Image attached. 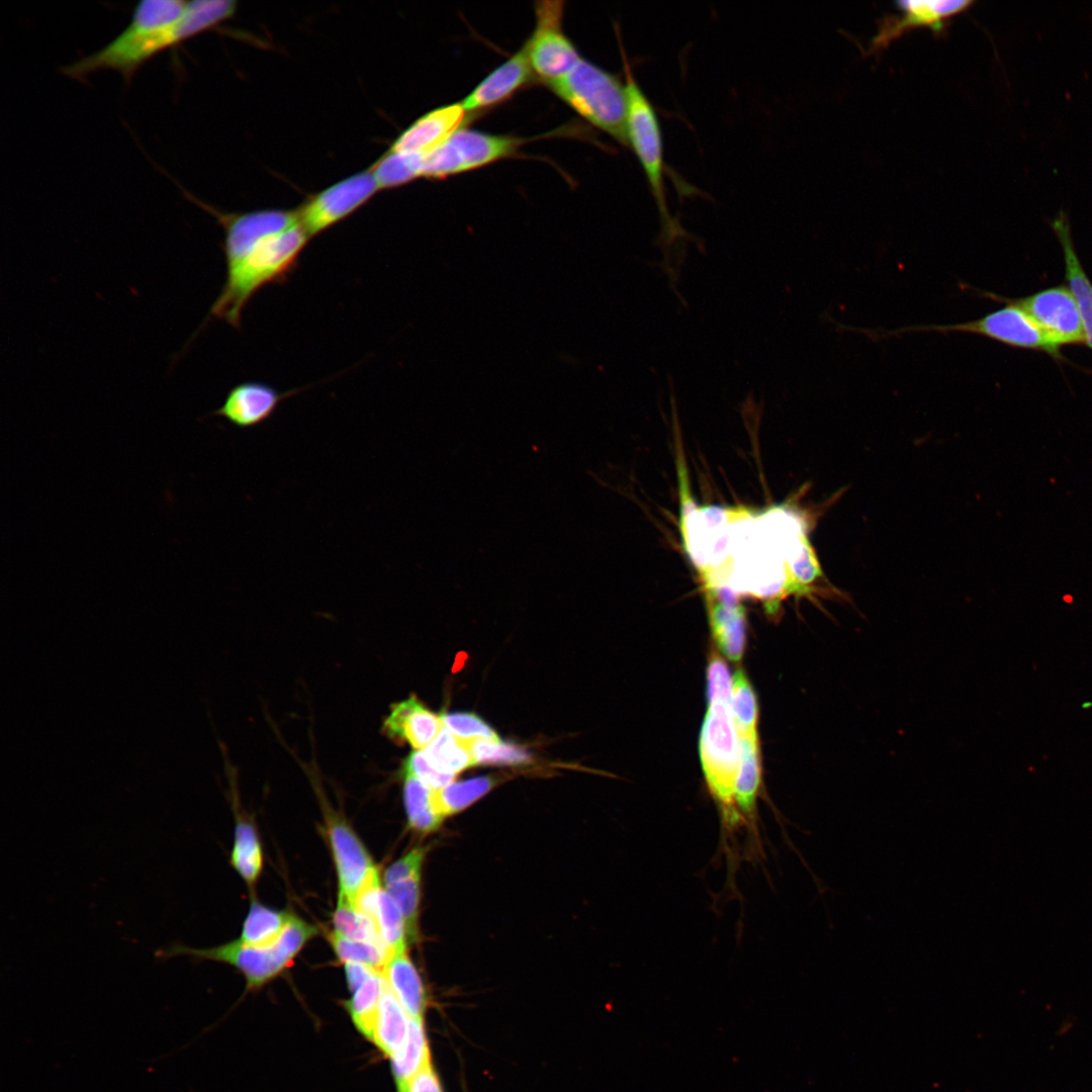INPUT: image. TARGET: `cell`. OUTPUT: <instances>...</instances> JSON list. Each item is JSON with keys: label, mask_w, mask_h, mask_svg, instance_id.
<instances>
[{"label": "cell", "mask_w": 1092, "mask_h": 1092, "mask_svg": "<svg viewBox=\"0 0 1092 1092\" xmlns=\"http://www.w3.org/2000/svg\"><path fill=\"white\" fill-rule=\"evenodd\" d=\"M411 1018L386 986L369 1039L391 1059L403 1049L406 1042Z\"/></svg>", "instance_id": "23"}, {"label": "cell", "mask_w": 1092, "mask_h": 1092, "mask_svg": "<svg viewBox=\"0 0 1092 1092\" xmlns=\"http://www.w3.org/2000/svg\"><path fill=\"white\" fill-rule=\"evenodd\" d=\"M469 114L461 103L435 108L411 123L392 142L389 151L425 155L460 129Z\"/></svg>", "instance_id": "16"}, {"label": "cell", "mask_w": 1092, "mask_h": 1092, "mask_svg": "<svg viewBox=\"0 0 1092 1092\" xmlns=\"http://www.w3.org/2000/svg\"><path fill=\"white\" fill-rule=\"evenodd\" d=\"M292 916L288 912L253 901L239 939L250 945L270 944L280 936Z\"/></svg>", "instance_id": "26"}, {"label": "cell", "mask_w": 1092, "mask_h": 1092, "mask_svg": "<svg viewBox=\"0 0 1092 1092\" xmlns=\"http://www.w3.org/2000/svg\"><path fill=\"white\" fill-rule=\"evenodd\" d=\"M430 1063V1054L422 1019L411 1018L403 1049L391 1058L396 1083L405 1081Z\"/></svg>", "instance_id": "29"}, {"label": "cell", "mask_w": 1092, "mask_h": 1092, "mask_svg": "<svg viewBox=\"0 0 1092 1092\" xmlns=\"http://www.w3.org/2000/svg\"><path fill=\"white\" fill-rule=\"evenodd\" d=\"M381 975L389 991L412 1018L422 1019L427 996L422 978L406 951L390 954Z\"/></svg>", "instance_id": "21"}, {"label": "cell", "mask_w": 1092, "mask_h": 1092, "mask_svg": "<svg viewBox=\"0 0 1092 1092\" xmlns=\"http://www.w3.org/2000/svg\"><path fill=\"white\" fill-rule=\"evenodd\" d=\"M547 86L577 114L623 146L627 140L625 83L596 64L581 60Z\"/></svg>", "instance_id": "4"}, {"label": "cell", "mask_w": 1092, "mask_h": 1092, "mask_svg": "<svg viewBox=\"0 0 1092 1092\" xmlns=\"http://www.w3.org/2000/svg\"><path fill=\"white\" fill-rule=\"evenodd\" d=\"M475 763L522 764L530 761V754L520 746L500 740L471 739L465 741Z\"/></svg>", "instance_id": "36"}, {"label": "cell", "mask_w": 1092, "mask_h": 1092, "mask_svg": "<svg viewBox=\"0 0 1092 1092\" xmlns=\"http://www.w3.org/2000/svg\"><path fill=\"white\" fill-rule=\"evenodd\" d=\"M334 932L354 940L382 942L373 919L359 911L349 901L338 899L333 913ZM384 944V943H383Z\"/></svg>", "instance_id": "34"}, {"label": "cell", "mask_w": 1092, "mask_h": 1092, "mask_svg": "<svg viewBox=\"0 0 1092 1092\" xmlns=\"http://www.w3.org/2000/svg\"><path fill=\"white\" fill-rule=\"evenodd\" d=\"M1051 225L1063 250L1067 285L1073 292L1080 310L1085 345L1092 350V283L1076 252L1067 213L1060 210Z\"/></svg>", "instance_id": "20"}, {"label": "cell", "mask_w": 1092, "mask_h": 1092, "mask_svg": "<svg viewBox=\"0 0 1092 1092\" xmlns=\"http://www.w3.org/2000/svg\"><path fill=\"white\" fill-rule=\"evenodd\" d=\"M443 722L416 697H410L390 707L382 724V732L396 743H407L415 749L427 748L437 737Z\"/></svg>", "instance_id": "18"}, {"label": "cell", "mask_w": 1092, "mask_h": 1092, "mask_svg": "<svg viewBox=\"0 0 1092 1092\" xmlns=\"http://www.w3.org/2000/svg\"><path fill=\"white\" fill-rule=\"evenodd\" d=\"M732 677L729 668L715 648H712L708 657L707 665V698L708 702L722 701L731 702Z\"/></svg>", "instance_id": "38"}, {"label": "cell", "mask_w": 1092, "mask_h": 1092, "mask_svg": "<svg viewBox=\"0 0 1092 1092\" xmlns=\"http://www.w3.org/2000/svg\"><path fill=\"white\" fill-rule=\"evenodd\" d=\"M325 811L326 831L336 867L339 897L354 903L360 888L376 869L365 845L347 820L326 805L320 794Z\"/></svg>", "instance_id": "12"}, {"label": "cell", "mask_w": 1092, "mask_h": 1092, "mask_svg": "<svg viewBox=\"0 0 1092 1092\" xmlns=\"http://www.w3.org/2000/svg\"><path fill=\"white\" fill-rule=\"evenodd\" d=\"M398 1092H443L431 1063L410 1079L397 1083Z\"/></svg>", "instance_id": "41"}, {"label": "cell", "mask_w": 1092, "mask_h": 1092, "mask_svg": "<svg viewBox=\"0 0 1092 1092\" xmlns=\"http://www.w3.org/2000/svg\"><path fill=\"white\" fill-rule=\"evenodd\" d=\"M224 771L229 781V798L236 818L234 844L230 862L246 884L253 888L263 868V853L257 830L241 809L237 768L232 764L226 746L220 742Z\"/></svg>", "instance_id": "14"}, {"label": "cell", "mask_w": 1092, "mask_h": 1092, "mask_svg": "<svg viewBox=\"0 0 1092 1092\" xmlns=\"http://www.w3.org/2000/svg\"><path fill=\"white\" fill-rule=\"evenodd\" d=\"M699 747L707 787L718 805L723 826L731 830L742 818L735 803L740 743L730 704L722 701L709 703Z\"/></svg>", "instance_id": "5"}, {"label": "cell", "mask_w": 1092, "mask_h": 1092, "mask_svg": "<svg viewBox=\"0 0 1092 1092\" xmlns=\"http://www.w3.org/2000/svg\"><path fill=\"white\" fill-rule=\"evenodd\" d=\"M968 0H903L897 2L901 15L885 23L874 39L875 46H884L905 30L929 27L934 31L942 28L944 20L963 12L972 5Z\"/></svg>", "instance_id": "19"}, {"label": "cell", "mask_w": 1092, "mask_h": 1092, "mask_svg": "<svg viewBox=\"0 0 1092 1092\" xmlns=\"http://www.w3.org/2000/svg\"><path fill=\"white\" fill-rule=\"evenodd\" d=\"M378 191L367 169L308 196L295 210L302 229L311 239L350 216Z\"/></svg>", "instance_id": "10"}, {"label": "cell", "mask_w": 1092, "mask_h": 1092, "mask_svg": "<svg viewBox=\"0 0 1092 1092\" xmlns=\"http://www.w3.org/2000/svg\"><path fill=\"white\" fill-rule=\"evenodd\" d=\"M443 726L454 736L463 741L482 737L499 740L492 728L477 715L472 713H449L441 715Z\"/></svg>", "instance_id": "37"}, {"label": "cell", "mask_w": 1092, "mask_h": 1092, "mask_svg": "<svg viewBox=\"0 0 1092 1092\" xmlns=\"http://www.w3.org/2000/svg\"><path fill=\"white\" fill-rule=\"evenodd\" d=\"M386 988L380 972H375L359 985L349 989L348 1011L356 1027L369 1038L381 996Z\"/></svg>", "instance_id": "27"}, {"label": "cell", "mask_w": 1092, "mask_h": 1092, "mask_svg": "<svg viewBox=\"0 0 1092 1092\" xmlns=\"http://www.w3.org/2000/svg\"><path fill=\"white\" fill-rule=\"evenodd\" d=\"M624 62L627 99V140L635 152L649 183L661 219V239L670 242L684 233L669 214L664 190L663 144L659 119L653 104L638 84L626 55Z\"/></svg>", "instance_id": "6"}, {"label": "cell", "mask_w": 1092, "mask_h": 1092, "mask_svg": "<svg viewBox=\"0 0 1092 1092\" xmlns=\"http://www.w3.org/2000/svg\"><path fill=\"white\" fill-rule=\"evenodd\" d=\"M1012 300L1059 348L1064 345L1085 344L1080 310L1068 285L1049 287Z\"/></svg>", "instance_id": "11"}, {"label": "cell", "mask_w": 1092, "mask_h": 1092, "mask_svg": "<svg viewBox=\"0 0 1092 1092\" xmlns=\"http://www.w3.org/2000/svg\"><path fill=\"white\" fill-rule=\"evenodd\" d=\"M427 851L428 847H416L408 851L404 856L391 863L384 872V885L421 876L422 866Z\"/></svg>", "instance_id": "40"}, {"label": "cell", "mask_w": 1092, "mask_h": 1092, "mask_svg": "<svg viewBox=\"0 0 1092 1092\" xmlns=\"http://www.w3.org/2000/svg\"><path fill=\"white\" fill-rule=\"evenodd\" d=\"M534 75L523 47L489 73L460 103L468 113L492 107L526 86Z\"/></svg>", "instance_id": "17"}, {"label": "cell", "mask_w": 1092, "mask_h": 1092, "mask_svg": "<svg viewBox=\"0 0 1092 1092\" xmlns=\"http://www.w3.org/2000/svg\"><path fill=\"white\" fill-rule=\"evenodd\" d=\"M299 390L280 392L261 381H245L234 386L221 406L212 413L237 428L250 429L266 422L280 402Z\"/></svg>", "instance_id": "15"}, {"label": "cell", "mask_w": 1092, "mask_h": 1092, "mask_svg": "<svg viewBox=\"0 0 1092 1092\" xmlns=\"http://www.w3.org/2000/svg\"><path fill=\"white\" fill-rule=\"evenodd\" d=\"M535 27L525 42L534 74L546 84L568 73L581 57L563 31V1L535 3Z\"/></svg>", "instance_id": "9"}, {"label": "cell", "mask_w": 1092, "mask_h": 1092, "mask_svg": "<svg viewBox=\"0 0 1092 1092\" xmlns=\"http://www.w3.org/2000/svg\"><path fill=\"white\" fill-rule=\"evenodd\" d=\"M494 785L489 777L472 778L434 790L435 803L444 817L455 814L484 796Z\"/></svg>", "instance_id": "30"}, {"label": "cell", "mask_w": 1092, "mask_h": 1092, "mask_svg": "<svg viewBox=\"0 0 1092 1092\" xmlns=\"http://www.w3.org/2000/svg\"><path fill=\"white\" fill-rule=\"evenodd\" d=\"M309 240L300 222L260 238L224 236L225 282L210 315L239 329L248 302L265 286L288 279Z\"/></svg>", "instance_id": "1"}, {"label": "cell", "mask_w": 1092, "mask_h": 1092, "mask_svg": "<svg viewBox=\"0 0 1092 1092\" xmlns=\"http://www.w3.org/2000/svg\"><path fill=\"white\" fill-rule=\"evenodd\" d=\"M526 142L518 136L461 127L424 155L422 178L443 179L484 167L516 154Z\"/></svg>", "instance_id": "8"}, {"label": "cell", "mask_w": 1092, "mask_h": 1092, "mask_svg": "<svg viewBox=\"0 0 1092 1092\" xmlns=\"http://www.w3.org/2000/svg\"><path fill=\"white\" fill-rule=\"evenodd\" d=\"M374 921L379 937L390 952L406 951V928L402 914L394 900L385 891L381 892Z\"/></svg>", "instance_id": "33"}, {"label": "cell", "mask_w": 1092, "mask_h": 1092, "mask_svg": "<svg viewBox=\"0 0 1092 1092\" xmlns=\"http://www.w3.org/2000/svg\"><path fill=\"white\" fill-rule=\"evenodd\" d=\"M187 1L143 0L129 23L110 42L61 68L74 80L84 81L101 70H113L128 82L136 71L161 52L196 36L184 9Z\"/></svg>", "instance_id": "2"}, {"label": "cell", "mask_w": 1092, "mask_h": 1092, "mask_svg": "<svg viewBox=\"0 0 1092 1092\" xmlns=\"http://www.w3.org/2000/svg\"><path fill=\"white\" fill-rule=\"evenodd\" d=\"M712 638L730 660H741L746 642V614L738 594L726 585H704Z\"/></svg>", "instance_id": "13"}, {"label": "cell", "mask_w": 1092, "mask_h": 1092, "mask_svg": "<svg viewBox=\"0 0 1092 1092\" xmlns=\"http://www.w3.org/2000/svg\"><path fill=\"white\" fill-rule=\"evenodd\" d=\"M738 737L740 768L735 785V803L741 818L755 828L756 802L761 784L758 734Z\"/></svg>", "instance_id": "22"}, {"label": "cell", "mask_w": 1092, "mask_h": 1092, "mask_svg": "<svg viewBox=\"0 0 1092 1092\" xmlns=\"http://www.w3.org/2000/svg\"><path fill=\"white\" fill-rule=\"evenodd\" d=\"M317 928L293 915L280 936L266 945H250L240 939L206 948L174 942L156 953L160 959L189 957L196 962L213 961L233 966L246 979L247 987L259 988L290 967Z\"/></svg>", "instance_id": "3"}, {"label": "cell", "mask_w": 1092, "mask_h": 1092, "mask_svg": "<svg viewBox=\"0 0 1092 1092\" xmlns=\"http://www.w3.org/2000/svg\"><path fill=\"white\" fill-rule=\"evenodd\" d=\"M402 775L417 778L432 790L441 789L447 786L454 778V775L442 772L434 768L424 751H414L406 757L403 762Z\"/></svg>", "instance_id": "39"}, {"label": "cell", "mask_w": 1092, "mask_h": 1092, "mask_svg": "<svg viewBox=\"0 0 1092 1092\" xmlns=\"http://www.w3.org/2000/svg\"><path fill=\"white\" fill-rule=\"evenodd\" d=\"M424 155L405 154L387 150L368 169L379 190L407 184L422 178Z\"/></svg>", "instance_id": "25"}, {"label": "cell", "mask_w": 1092, "mask_h": 1092, "mask_svg": "<svg viewBox=\"0 0 1092 1092\" xmlns=\"http://www.w3.org/2000/svg\"><path fill=\"white\" fill-rule=\"evenodd\" d=\"M1006 304L974 321L948 325H922L901 328L894 331L871 332L872 336H899L901 334L936 332L965 333L995 340L1004 345L1045 352L1060 358V348L1052 343L1031 317L1012 299L998 297Z\"/></svg>", "instance_id": "7"}, {"label": "cell", "mask_w": 1092, "mask_h": 1092, "mask_svg": "<svg viewBox=\"0 0 1092 1092\" xmlns=\"http://www.w3.org/2000/svg\"><path fill=\"white\" fill-rule=\"evenodd\" d=\"M394 900L404 919L407 941L419 939V914L421 902V876L383 886Z\"/></svg>", "instance_id": "35"}, {"label": "cell", "mask_w": 1092, "mask_h": 1092, "mask_svg": "<svg viewBox=\"0 0 1092 1092\" xmlns=\"http://www.w3.org/2000/svg\"><path fill=\"white\" fill-rule=\"evenodd\" d=\"M403 801L408 826L420 834L436 831L444 816L435 803L434 790L413 776L403 775Z\"/></svg>", "instance_id": "24"}, {"label": "cell", "mask_w": 1092, "mask_h": 1092, "mask_svg": "<svg viewBox=\"0 0 1092 1092\" xmlns=\"http://www.w3.org/2000/svg\"><path fill=\"white\" fill-rule=\"evenodd\" d=\"M730 709L738 736L758 734V705L742 669H737L732 676Z\"/></svg>", "instance_id": "31"}, {"label": "cell", "mask_w": 1092, "mask_h": 1092, "mask_svg": "<svg viewBox=\"0 0 1092 1092\" xmlns=\"http://www.w3.org/2000/svg\"><path fill=\"white\" fill-rule=\"evenodd\" d=\"M328 939L339 961L343 964H360L381 973L390 952L381 942H368L344 937L334 931Z\"/></svg>", "instance_id": "32"}, {"label": "cell", "mask_w": 1092, "mask_h": 1092, "mask_svg": "<svg viewBox=\"0 0 1092 1092\" xmlns=\"http://www.w3.org/2000/svg\"><path fill=\"white\" fill-rule=\"evenodd\" d=\"M424 753L434 768L450 775L474 764L465 741L458 739L444 726Z\"/></svg>", "instance_id": "28"}]
</instances>
